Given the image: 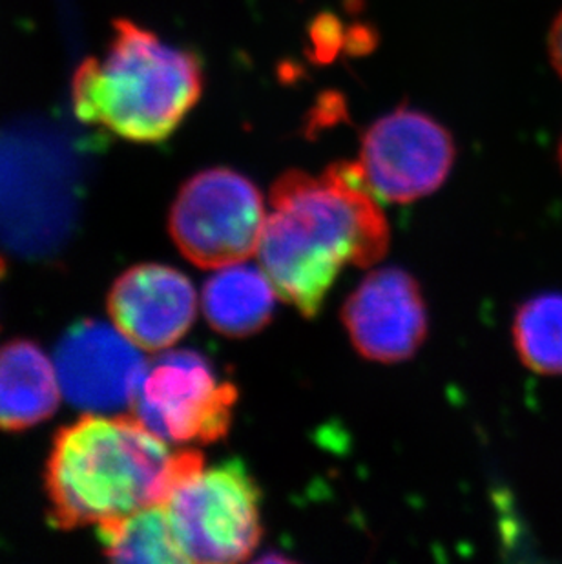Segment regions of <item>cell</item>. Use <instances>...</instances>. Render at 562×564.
I'll list each match as a JSON object with an SVG mask.
<instances>
[{"label": "cell", "mask_w": 562, "mask_h": 564, "mask_svg": "<svg viewBox=\"0 0 562 564\" xmlns=\"http://www.w3.org/2000/svg\"><path fill=\"white\" fill-rule=\"evenodd\" d=\"M166 442L125 416L91 413L58 430L46 466L50 522L74 530L166 505L203 469L202 453L172 452Z\"/></svg>", "instance_id": "1"}, {"label": "cell", "mask_w": 562, "mask_h": 564, "mask_svg": "<svg viewBox=\"0 0 562 564\" xmlns=\"http://www.w3.org/2000/svg\"><path fill=\"white\" fill-rule=\"evenodd\" d=\"M114 28L105 57L75 72V116L133 143L165 141L202 97V61L125 19Z\"/></svg>", "instance_id": "2"}, {"label": "cell", "mask_w": 562, "mask_h": 564, "mask_svg": "<svg viewBox=\"0 0 562 564\" xmlns=\"http://www.w3.org/2000/svg\"><path fill=\"white\" fill-rule=\"evenodd\" d=\"M80 172L50 139H0V249L46 258L63 249L79 214Z\"/></svg>", "instance_id": "3"}, {"label": "cell", "mask_w": 562, "mask_h": 564, "mask_svg": "<svg viewBox=\"0 0 562 564\" xmlns=\"http://www.w3.org/2000/svg\"><path fill=\"white\" fill-rule=\"evenodd\" d=\"M166 510L188 563H239L260 544L261 490L239 458L191 477Z\"/></svg>", "instance_id": "4"}, {"label": "cell", "mask_w": 562, "mask_h": 564, "mask_svg": "<svg viewBox=\"0 0 562 564\" xmlns=\"http://www.w3.org/2000/svg\"><path fill=\"white\" fill-rule=\"evenodd\" d=\"M263 196L233 169H208L181 187L169 229L186 260L203 269H224L258 252L266 227Z\"/></svg>", "instance_id": "5"}, {"label": "cell", "mask_w": 562, "mask_h": 564, "mask_svg": "<svg viewBox=\"0 0 562 564\" xmlns=\"http://www.w3.org/2000/svg\"><path fill=\"white\" fill-rule=\"evenodd\" d=\"M358 163L339 161L322 176L289 171L271 188V207L300 214L324 229L353 265L371 267L389 249V225Z\"/></svg>", "instance_id": "6"}, {"label": "cell", "mask_w": 562, "mask_h": 564, "mask_svg": "<svg viewBox=\"0 0 562 564\" xmlns=\"http://www.w3.org/2000/svg\"><path fill=\"white\" fill-rule=\"evenodd\" d=\"M238 388L218 382L207 358L196 351L166 352L144 375L136 416L169 442H216L233 424Z\"/></svg>", "instance_id": "7"}, {"label": "cell", "mask_w": 562, "mask_h": 564, "mask_svg": "<svg viewBox=\"0 0 562 564\" xmlns=\"http://www.w3.org/2000/svg\"><path fill=\"white\" fill-rule=\"evenodd\" d=\"M455 155L444 124L414 108H398L361 135L358 166L378 199L413 203L444 185Z\"/></svg>", "instance_id": "8"}, {"label": "cell", "mask_w": 562, "mask_h": 564, "mask_svg": "<svg viewBox=\"0 0 562 564\" xmlns=\"http://www.w3.org/2000/svg\"><path fill=\"white\" fill-rule=\"evenodd\" d=\"M54 364L64 399L94 415L136 404L149 371L141 347L99 319L75 324L58 341Z\"/></svg>", "instance_id": "9"}, {"label": "cell", "mask_w": 562, "mask_h": 564, "mask_svg": "<svg viewBox=\"0 0 562 564\" xmlns=\"http://www.w3.org/2000/svg\"><path fill=\"white\" fill-rule=\"evenodd\" d=\"M356 351L372 362L414 357L428 336V310L419 282L400 267L367 274L342 310Z\"/></svg>", "instance_id": "10"}, {"label": "cell", "mask_w": 562, "mask_h": 564, "mask_svg": "<svg viewBox=\"0 0 562 564\" xmlns=\"http://www.w3.org/2000/svg\"><path fill=\"white\" fill-rule=\"evenodd\" d=\"M258 256L278 296L305 318L318 316L342 267L349 263L318 225L280 208H272L267 216Z\"/></svg>", "instance_id": "11"}, {"label": "cell", "mask_w": 562, "mask_h": 564, "mask_svg": "<svg viewBox=\"0 0 562 564\" xmlns=\"http://www.w3.org/2000/svg\"><path fill=\"white\" fill-rule=\"evenodd\" d=\"M191 280L174 267L143 263L122 272L108 294L114 325L144 351L174 346L196 318Z\"/></svg>", "instance_id": "12"}, {"label": "cell", "mask_w": 562, "mask_h": 564, "mask_svg": "<svg viewBox=\"0 0 562 564\" xmlns=\"http://www.w3.org/2000/svg\"><path fill=\"white\" fill-rule=\"evenodd\" d=\"M61 383L54 360L28 340L0 347V430L21 432L57 411Z\"/></svg>", "instance_id": "13"}, {"label": "cell", "mask_w": 562, "mask_h": 564, "mask_svg": "<svg viewBox=\"0 0 562 564\" xmlns=\"http://www.w3.org/2000/svg\"><path fill=\"white\" fill-rule=\"evenodd\" d=\"M277 296L266 272L234 263L208 278L203 288V314L219 335L245 338L269 325Z\"/></svg>", "instance_id": "14"}, {"label": "cell", "mask_w": 562, "mask_h": 564, "mask_svg": "<svg viewBox=\"0 0 562 564\" xmlns=\"http://www.w3.org/2000/svg\"><path fill=\"white\" fill-rule=\"evenodd\" d=\"M108 560L117 563H188L170 521L166 505L147 506L97 524Z\"/></svg>", "instance_id": "15"}, {"label": "cell", "mask_w": 562, "mask_h": 564, "mask_svg": "<svg viewBox=\"0 0 562 564\" xmlns=\"http://www.w3.org/2000/svg\"><path fill=\"white\" fill-rule=\"evenodd\" d=\"M514 346L520 362L537 375H562V293L526 300L514 319Z\"/></svg>", "instance_id": "16"}, {"label": "cell", "mask_w": 562, "mask_h": 564, "mask_svg": "<svg viewBox=\"0 0 562 564\" xmlns=\"http://www.w3.org/2000/svg\"><path fill=\"white\" fill-rule=\"evenodd\" d=\"M548 55L552 66L562 79V11L555 17L550 33H548Z\"/></svg>", "instance_id": "17"}, {"label": "cell", "mask_w": 562, "mask_h": 564, "mask_svg": "<svg viewBox=\"0 0 562 564\" xmlns=\"http://www.w3.org/2000/svg\"><path fill=\"white\" fill-rule=\"evenodd\" d=\"M559 163H561V171H562V138H561V144H559Z\"/></svg>", "instance_id": "18"}, {"label": "cell", "mask_w": 562, "mask_h": 564, "mask_svg": "<svg viewBox=\"0 0 562 564\" xmlns=\"http://www.w3.org/2000/svg\"><path fill=\"white\" fill-rule=\"evenodd\" d=\"M2 271H4V263L0 260V274H2Z\"/></svg>", "instance_id": "19"}]
</instances>
